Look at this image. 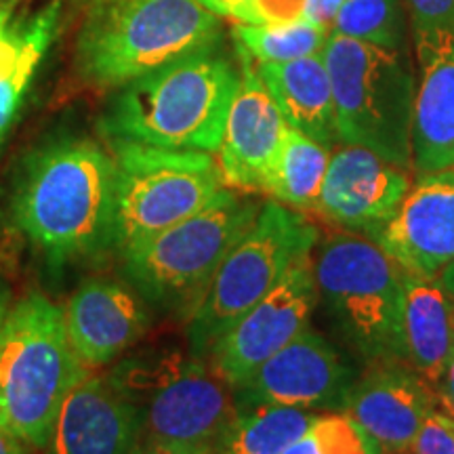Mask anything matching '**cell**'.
I'll return each instance as SVG.
<instances>
[{
	"mask_svg": "<svg viewBox=\"0 0 454 454\" xmlns=\"http://www.w3.org/2000/svg\"><path fill=\"white\" fill-rule=\"evenodd\" d=\"M238 55L240 82L227 114L217 164L225 185L263 190L286 137L288 124L276 99L261 81L253 57L240 47Z\"/></svg>",
	"mask_w": 454,
	"mask_h": 454,
	"instance_id": "16",
	"label": "cell"
},
{
	"mask_svg": "<svg viewBox=\"0 0 454 454\" xmlns=\"http://www.w3.org/2000/svg\"><path fill=\"white\" fill-rule=\"evenodd\" d=\"M66 333L78 360L99 368L121 360L150 326L144 297L127 282L87 278L67 301Z\"/></svg>",
	"mask_w": 454,
	"mask_h": 454,
	"instance_id": "17",
	"label": "cell"
},
{
	"mask_svg": "<svg viewBox=\"0 0 454 454\" xmlns=\"http://www.w3.org/2000/svg\"><path fill=\"white\" fill-rule=\"evenodd\" d=\"M414 32L454 30V0H404Z\"/></svg>",
	"mask_w": 454,
	"mask_h": 454,
	"instance_id": "29",
	"label": "cell"
},
{
	"mask_svg": "<svg viewBox=\"0 0 454 454\" xmlns=\"http://www.w3.org/2000/svg\"><path fill=\"white\" fill-rule=\"evenodd\" d=\"M442 395L400 357L368 362L351 385L343 412L377 442L381 452H406Z\"/></svg>",
	"mask_w": 454,
	"mask_h": 454,
	"instance_id": "14",
	"label": "cell"
},
{
	"mask_svg": "<svg viewBox=\"0 0 454 454\" xmlns=\"http://www.w3.org/2000/svg\"><path fill=\"white\" fill-rule=\"evenodd\" d=\"M254 66L288 127L334 150L339 135L325 55L317 53L282 64L254 61Z\"/></svg>",
	"mask_w": 454,
	"mask_h": 454,
	"instance_id": "22",
	"label": "cell"
},
{
	"mask_svg": "<svg viewBox=\"0 0 454 454\" xmlns=\"http://www.w3.org/2000/svg\"><path fill=\"white\" fill-rule=\"evenodd\" d=\"M328 36L331 27L308 20L240 24L234 27L236 47L247 51L254 61H270V64L322 53Z\"/></svg>",
	"mask_w": 454,
	"mask_h": 454,
	"instance_id": "25",
	"label": "cell"
},
{
	"mask_svg": "<svg viewBox=\"0 0 454 454\" xmlns=\"http://www.w3.org/2000/svg\"><path fill=\"white\" fill-rule=\"evenodd\" d=\"M317 227L286 204L271 200L219 265L213 282L187 320V343L207 357L213 343L268 294L305 254L314 253Z\"/></svg>",
	"mask_w": 454,
	"mask_h": 454,
	"instance_id": "9",
	"label": "cell"
},
{
	"mask_svg": "<svg viewBox=\"0 0 454 454\" xmlns=\"http://www.w3.org/2000/svg\"><path fill=\"white\" fill-rule=\"evenodd\" d=\"M372 240L404 274L438 278L454 261V168L421 175Z\"/></svg>",
	"mask_w": 454,
	"mask_h": 454,
	"instance_id": "15",
	"label": "cell"
},
{
	"mask_svg": "<svg viewBox=\"0 0 454 454\" xmlns=\"http://www.w3.org/2000/svg\"><path fill=\"white\" fill-rule=\"evenodd\" d=\"M133 454H211V450H207V448H194V446L147 444V442H139Z\"/></svg>",
	"mask_w": 454,
	"mask_h": 454,
	"instance_id": "33",
	"label": "cell"
},
{
	"mask_svg": "<svg viewBox=\"0 0 454 454\" xmlns=\"http://www.w3.org/2000/svg\"><path fill=\"white\" fill-rule=\"evenodd\" d=\"M301 9H303V0H257L261 24L301 20Z\"/></svg>",
	"mask_w": 454,
	"mask_h": 454,
	"instance_id": "31",
	"label": "cell"
},
{
	"mask_svg": "<svg viewBox=\"0 0 454 454\" xmlns=\"http://www.w3.org/2000/svg\"><path fill=\"white\" fill-rule=\"evenodd\" d=\"M0 454H30L27 446L21 440H17L15 435H11L9 431L0 427Z\"/></svg>",
	"mask_w": 454,
	"mask_h": 454,
	"instance_id": "34",
	"label": "cell"
},
{
	"mask_svg": "<svg viewBox=\"0 0 454 454\" xmlns=\"http://www.w3.org/2000/svg\"><path fill=\"white\" fill-rule=\"evenodd\" d=\"M259 211L261 204L221 190L202 211L118 254L124 280L147 305L192 316Z\"/></svg>",
	"mask_w": 454,
	"mask_h": 454,
	"instance_id": "6",
	"label": "cell"
},
{
	"mask_svg": "<svg viewBox=\"0 0 454 454\" xmlns=\"http://www.w3.org/2000/svg\"><path fill=\"white\" fill-rule=\"evenodd\" d=\"M438 280H440L442 286L446 288V293L454 299V261L450 265H448L444 271H442V274L438 276Z\"/></svg>",
	"mask_w": 454,
	"mask_h": 454,
	"instance_id": "36",
	"label": "cell"
},
{
	"mask_svg": "<svg viewBox=\"0 0 454 454\" xmlns=\"http://www.w3.org/2000/svg\"><path fill=\"white\" fill-rule=\"evenodd\" d=\"M64 0H49L34 13L0 3V150L20 116L34 74L61 24Z\"/></svg>",
	"mask_w": 454,
	"mask_h": 454,
	"instance_id": "20",
	"label": "cell"
},
{
	"mask_svg": "<svg viewBox=\"0 0 454 454\" xmlns=\"http://www.w3.org/2000/svg\"><path fill=\"white\" fill-rule=\"evenodd\" d=\"M317 297L366 362L400 357L404 271L374 240L334 234L314 259Z\"/></svg>",
	"mask_w": 454,
	"mask_h": 454,
	"instance_id": "10",
	"label": "cell"
},
{
	"mask_svg": "<svg viewBox=\"0 0 454 454\" xmlns=\"http://www.w3.org/2000/svg\"><path fill=\"white\" fill-rule=\"evenodd\" d=\"M406 454H454V414L444 402L427 414Z\"/></svg>",
	"mask_w": 454,
	"mask_h": 454,
	"instance_id": "28",
	"label": "cell"
},
{
	"mask_svg": "<svg viewBox=\"0 0 454 454\" xmlns=\"http://www.w3.org/2000/svg\"><path fill=\"white\" fill-rule=\"evenodd\" d=\"M87 372L64 311L41 293L26 294L11 305L0 334V427L44 450L67 394Z\"/></svg>",
	"mask_w": 454,
	"mask_h": 454,
	"instance_id": "4",
	"label": "cell"
},
{
	"mask_svg": "<svg viewBox=\"0 0 454 454\" xmlns=\"http://www.w3.org/2000/svg\"><path fill=\"white\" fill-rule=\"evenodd\" d=\"M339 144L360 145L412 168L414 84L406 51L331 34L325 44Z\"/></svg>",
	"mask_w": 454,
	"mask_h": 454,
	"instance_id": "7",
	"label": "cell"
},
{
	"mask_svg": "<svg viewBox=\"0 0 454 454\" xmlns=\"http://www.w3.org/2000/svg\"><path fill=\"white\" fill-rule=\"evenodd\" d=\"M421 78L414 93L412 168H454V30L414 32Z\"/></svg>",
	"mask_w": 454,
	"mask_h": 454,
	"instance_id": "18",
	"label": "cell"
},
{
	"mask_svg": "<svg viewBox=\"0 0 454 454\" xmlns=\"http://www.w3.org/2000/svg\"><path fill=\"white\" fill-rule=\"evenodd\" d=\"M116 167L114 253L150 240L198 211L225 190L208 152L168 150L112 139Z\"/></svg>",
	"mask_w": 454,
	"mask_h": 454,
	"instance_id": "8",
	"label": "cell"
},
{
	"mask_svg": "<svg viewBox=\"0 0 454 454\" xmlns=\"http://www.w3.org/2000/svg\"><path fill=\"white\" fill-rule=\"evenodd\" d=\"M9 309H11L9 286L3 280H0V334H3V326H4V320H7Z\"/></svg>",
	"mask_w": 454,
	"mask_h": 454,
	"instance_id": "35",
	"label": "cell"
},
{
	"mask_svg": "<svg viewBox=\"0 0 454 454\" xmlns=\"http://www.w3.org/2000/svg\"><path fill=\"white\" fill-rule=\"evenodd\" d=\"M402 345L406 364L442 395L446 368L454 354V299L438 278L404 274Z\"/></svg>",
	"mask_w": 454,
	"mask_h": 454,
	"instance_id": "21",
	"label": "cell"
},
{
	"mask_svg": "<svg viewBox=\"0 0 454 454\" xmlns=\"http://www.w3.org/2000/svg\"><path fill=\"white\" fill-rule=\"evenodd\" d=\"M345 0H303V9H301V20L314 21L331 27V21L337 15V11L343 7Z\"/></svg>",
	"mask_w": 454,
	"mask_h": 454,
	"instance_id": "32",
	"label": "cell"
},
{
	"mask_svg": "<svg viewBox=\"0 0 454 454\" xmlns=\"http://www.w3.org/2000/svg\"><path fill=\"white\" fill-rule=\"evenodd\" d=\"M316 417L314 411L291 406L238 411V417L211 448V454H282Z\"/></svg>",
	"mask_w": 454,
	"mask_h": 454,
	"instance_id": "24",
	"label": "cell"
},
{
	"mask_svg": "<svg viewBox=\"0 0 454 454\" xmlns=\"http://www.w3.org/2000/svg\"><path fill=\"white\" fill-rule=\"evenodd\" d=\"M9 208L15 230L51 268L114 253L112 154L89 137L44 141L17 170Z\"/></svg>",
	"mask_w": 454,
	"mask_h": 454,
	"instance_id": "1",
	"label": "cell"
},
{
	"mask_svg": "<svg viewBox=\"0 0 454 454\" xmlns=\"http://www.w3.org/2000/svg\"><path fill=\"white\" fill-rule=\"evenodd\" d=\"M385 454H406V452H385Z\"/></svg>",
	"mask_w": 454,
	"mask_h": 454,
	"instance_id": "38",
	"label": "cell"
},
{
	"mask_svg": "<svg viewBox=\"0 0 454 454\" xmlns=\"http://www.w3.org/2000/svg\"><path fill=\"white\" fill-rule=\"evenodd\" d=\"M240 67L217 47L135 78L114 95L99 127L107 139L168 150H219Z\"/></svg>",
	"mask_w": 454,
	"mask_h": 454,
	"instance_id": "2",
	"label": "cell"
},
{
	"mask_svg": "<svg viewBox=\"0 0 454 454\" xmlns=\"http://www.w3.org/2000/svg\"><path fill=\"white\" fill-rule=\"evenodd\" d=\"M139 421L107 377L87 372L67 394L44 454H133Z\"/></svg>",
	"mask_w": 454,
	"mask_h": 454,
	"instance_id": "19",
	"label": "cell"
},
{
	"mask_svg": "<svg viewBox=\"0 0 454 454\" xmlns=\"http://www.w3.org/2000/svg\"><path fill=\"white\" fill-rule=\"evenodd\" d=\"M217 44L219 15L198 0H95L76 38V70L118 89Z\"/></svg>",
	"mask_w": 454,
	"mask_h": 454,
	"instance_id": "3",
	"label": "cell"
},
{
	"mask_svg": "<svg viewBox=\"0 0 454 454\" xmlns=\"http://www.w3.org/2000/svg\"><path fill=\"white\" fill-rule=\"evenodd\" d=\"M331 34L406 51V17L402 0H345L331 21Z\"/></svg>",
	"mask_w": 454,
	"mask_h": 454,
	"instance_id": "26",
	"label": "cell"
},
{
	"mask_svg": "<svg viewBox=\"0 0 454 454\" xmlns=\"http://www.w3.org/2000/svg\"><path fill=\"white\" fill-rule=\"evenodd\" d=\"M354 381V372L339 351L314 328H305L247 381L236 385L234 397L238 411L259 406L343 411Z\"/></svg>",
	"mask_w": 454,
	"mask_h": 454,
	"instance_id": "12",
	"label": "cell"
},
{
	"mask_svg": "<svg viewBox=\"0 0 454 454\" xmlns=\"http://www.w3.org/2000/svg\"><path fill=\"white\" fill-rule=\"evenodd\" d=\"M282 454H383L348 412H320Z\"/></svg>",
	"mask_w": 454,
	"mask_h": 454,
	"instance_id": "27",
	"label": "cell"
},
{
	"mask_svg": "<svg viewBox=\"0 0 454 454\" xmlns=\"http://www.w3.org/2000/svg\"><path fill=\"white\" fill-rule=\"evenodd\" d=\"M331 147L288 127L280 152L261 192L291 208H316L325 185Z\"/></svg>",
	"mask_w": 454,
	"mask_h": 454,
	"instance_id": "23",
	"label": "cell"
},
{
	"mask_svg": "<svg viewBox=\"0 0 454 454\" xmlns=\"http://www.w3.org/2000/svg\"><path fill=\"white\" fill-rule=\"evenodd\" d=\"M135 411L139 442L211 448L238 417L234 387L204 357L177 349L121 357L106 374Z\"/></svg>",
	"mask_w": 454,
	"mask_h": 454,
	"instance_id": "5",
	"label": "cell"
},
{
	"mask_svg": "<svg viewBox=\"0 0 454 454\" xmlns=\"http://www.w3.org/2000/svg\"><path fill=\"white\" fill-rule=\"evenodd\" d=\"M0 3H7V4H13V7H15V4H17V3H20V0H0Z\"/></svg>",
	"mask_w": 454,
	"mask_h": 454,
	"instance_id": "37",
	"label": "cell"
},
{
	"mask_svg": "<svg viewBox=\"0 0 454 454\" xmlns=\"http://www.w3.org/2000/svg\"><path fill=\"white\" fill-rule=\"evenodd\" d=\"M198 3L219 17H234L242 24H261L257 0H198Z\"/></svg>",
	"mask_w": 454,
	"mask_h": 454,
	"instance_id": "30",
	"label": "cell"
},
{
	"mask_svg": "<svg viewBox=\"0 0 454 454\" xmlns=\"http://www.w3.org/2000/svg\"><path fill=\"white\" fill-rule=\"evenodd\" d=\"M411 185L406 168L366 147L340 144L331 154L316 211L351 234L374 238L394 219Z\"/></svg>",
	"mask_w": 454,
	"mask_h": 454,
	"instance_id": "13",
	"label": "cell"
},
{
	"mask_svg": "<svg viewBox=\"0 0 454 454\" xmlns=\"http://www.w3.org/2000/svg\"><path fill=\"white\" fill-rule=\"evenodd\" d=\"M314 257H301L263 299L215 340L207 362L231 387L309 328L317 305Z\"/></svg>",
	"mask_w": 454,
	"mask_h": 454,
	"instance_id": "11",
	"label": "cell"
}]
</instances>
